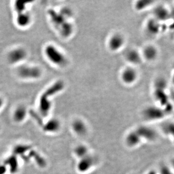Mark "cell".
Masks as SVG:
<instances>
[{"label":"cell","mask_w":174,"mask_h":174,"mask_svg":"<svg viewBox=\"0 0 174 174\" xmlns=\"http://www.w3.org/2000/svg\"><path fill=\"white\" fill-rule=\"evenodd\" d=\"M63 81L57 80L47 87L39 96L38 103L39 113L42 118H46L53 107V99L64 89Z\"/></svg>","instance_id":"1"},{"label":"cell","mask_w":174,"mask_h":174,"mask_svg":"<svg viewBox=\"0 0 174 174\" xmlns=\"http://www.w3.org/2000/svg\"><path fill=\"white\" fill-rule=\"evenodd\" d=\"M48 15L51 24L56 30L59 31L60 35L66 37L72 33L73 26L66 21L68 14H66L64 9H63V12H58L55 9H50L48 11Z\"/></svg>","instance_id":"2"},{"label":"cell","mask_w":174,"mask_h":174,"mask_svg":"<svg viewBox=\"0 0 174 174\" xmlns=\"http://www.w3.org/2000/svg\"><path fill=\"white\" fill-rule=\"evenodd\" d=\"M30 2L18 1L13 5V9L15 14V23L18 27L27 28L32 23V17L28 6Z\"/></svg>","instance_id":"3"},{"label":"cell","mask_w":174,"mask_h":174,"mask_svg":"<svg viewBox=\"0 0 174 174\" xmlns=\"http://www.w3.org/2000/svg\"><path fill=\"white\" fill-rule=\"evenodd\" d=\"M44 55L48 63L57 68H63L67 64V57L64 53L57 45L48 44L44 48Z\"/></svg>","instance_id":"4"},{"label":"cell","mask_w":174,"mask_h":174,"mask_svg":"<svg viewBox=\"0 0 174 174\" xmlns=\"http://www.w3.org/2000/svg\"><path fill=\"white\" fill-rule=\"evenodd\" d=\"M16 73L19 77L28 81L39 80L42 75V69L34 65L21 64L18 67Z\"/></svg>","instance_id":"5"},{"label":"cell","mask_w":174,"mask_h":174,"mask_svg":"<svg viewBox=\"0 0 174 174\" xmlns=\"http://www.w3.org/2000/svg\"><path fill=\"white\" fill-rule=\"evenodd\" d=\"M27 57V51L25 48L21 47H16L9 51L7 55V59L11 64H19L20 66L21 64H22V62H24Z\"/></svg>","instance_id":"6"},{"label":"cell","mask_w":174,"mask_h":174,"mask_svg":"<svg viewBox=\"0 0 174 174\" xmlns=\"http://www.w3.org/2000/svg\"><path fill=\"white\" fill-rule=\"evenodd\" d=\"M62 123L57 118H51L43 124L42 130L44 132L49 134H55L60 131Z\"/></svg>","instance_id":"7"},{"label":"cell","mask_w":174,"mask_h":174,"mask_svg":"<svg viewBox=\"0 0 174 174\" xmlns=\"http://www.w3.org/2000/svg\"><path fill=\"white\" fill-rule=\"evenodd\" d=\"M95 159L90 155H87L82 158L79 159L77 165V170L81 173H85L89 171L95 164Z\"/></svg>","instance_id":"8"},{"label":"cell","mask_w":174,"mask_h":174,"mask_svg":"<svg viewBox=\"0 0 174 174\" xmlns=\"http://www.w3.org/2000/svg\"><path fill=\"white\" fill-rule=\"evenodd\" d=\"M11 174H16L19 169V162L18 156L11 154L4 160L3 163Z\"/></svg>","instance_id":"9"},{"label":"cell","mask_w":174,"mask_h":174,"mask_svg":"<svg viewBox=\"0 0 174 174\" xmlns=\"http://www.w3.org/2000/svg\"><path fill=\"white\" fill-rule=\"evenodd\" d=\"M28 113L27 108L25 106L19 105L12 113V120L15 123H21L26 120Z\"/></svg>","instance_id":"10"},{"label":"cell","mask_w":174,"mask_h":174,"mask_svg":"<svg viewBox=\"0 0 174 174\" xmlns=\"http://www.w3.org/2000/svg\"><path fill=\"white\" fill-rule=\"evenodd\" d=\"M141 139L143 138L148 141H153L157 137V132L155 130L148 127H140L136 130Z\"/></svg>","instance_id":"11"},{"label":"cell","mask_w":174,"mask_h":174,"mask_svg":"<svg viewBox=\"0 0 174 174\" xmlns=\"http://www.w3.org/2000/svg\"><path fill=\"white\" fill-rule=\"evenodd\" d=\"M71 128L73 132L79 136H84L87 132L86 123L80 119H75L72 122Z\"/></svg>","instance_id":"12"},{"label":"cell","mask_w":174,"mask_h":174,"mask_svg":"<svg viewBox=\"0 0 174 174\" xmlns=\"http://www.w3.org/2000/svg\"><path fill=\"white\" fill-rule=\"evenodd\" d=\"M141 140V138L139 136L138 132L132 131L129 133L126 138V143L130 147H134L138 145Z\"/></svg>","instance_id":"13"},{"label":"cell","mask_w":174,"mask_h":174,"mask_svg":"<svg viewBox=\"0 0 174 174\" xmlns=\"http://www.w3.org/2000/svg\"><path fill=\"white\" fill-rule=\"evenodd\" d=\"M32 147L26 144H18L16 145L12 149V154L15 156H22L25 153H27L29 150H30Z\"/></svg>","instance_id":"14"},{"label":"cell","mask_w":174,"mask_h":174,"mask_svg":"<svg viewBox=\"0 0 174 174\" xmlns=\"http://www.w3.org/2000/svg\"><path fill=\"white\" fill-rule=\"evenodd\" d=\"M73 153L78 159H81L89 155V149L84 144H79L73 149Z\"/></svg>","instance_id":"15"},{"label":"cell","mask_w":174,"mask_h":174,"mask_svg":"<svg viewBox=\"0 0 174 174\" xmlns=\"http://www.w3.org/2000/svg\"><path fill=\"white\" fill-rule=\"evenodd\" d=\"M122 74L123 81L127 83H131L135 81L136 77V72L133 69L128 68L125 69Z\"/></svg>","instance_id":"16"},{"label":"cell","mask_w":174,"mask_h":174,"mask_svg":"<svg viewBox=\"0 0 174 174\" xmlns=\"http://www.w3.org/2000/svg\"><path fill=\"white\" fill-rule=\"evenodd\" d=\"M123 39L120 35H115L112 37L109 42V46L113 50L117 49L121 47L123 44Z\"/></svg>","instance_id":"17"},{"label":"cell","mask_w":174,"mask_h":174,"mask_svg":"<svg viewBox=\"0 0 174 174\" xmlns=\"http://www.w3.org/2000/svg\"><path fill=\"white\" fill-rule=\"evenodd\" d=\"M163 131L166 134L171 135V136L174 139V123H165L162 127Z\"/></svg>","instance_id":"18"},{"label":"cell","mask_w":174,"mask_h":174,"mask_svg":"<svg viewBox=\"0 0 174 174\" xmlns=\"http://www.w3.org/2000/svg\"><path fill=\"white\" fill-rule=\"evenodd\" d=\"M156 51L152 47H148L145 50V56L148 59H152L156 57Z\"/></svg>","instance_id":"19"},{"label":"cell","mask_w":174,"mask_h":174,"mask_svg":"<svg viewBox=\"0 0 174 174\" xmlns=\"http://www.w3.org/2000/svg\"><path fill=\"white\" fill-rule=\"evenodd\" d=\"M160 174H174L171 170L166 166H163L160 168Z\"/></svg>","instance_id":"20"},{"label":"cell","mask_w":174,"mask_h":174,"mask_svg":"<svg viewBox=\"0 0 174 174\" xmlns=\"http://www.w3.org/2000/svg\"><path fill=\"white\" fill-rule=\"evenodd\" d=\"M8 169L3 163L0 164V174H6L8 172Z\"/></svg>","instance_id":"21"},{"label":"cell","mask_w":174,"mask_h":174,"mask_svg":"<svg viewBox=\"0 0 174 174\" xmlns=\"http://www.w3.org/2000/svg\"><path fill=\"white\" fill-rule=\"evenodd\" d=\"M3 105H4V100L3 98L1 96H0V110L3 107Z\"/></svg>","instance_id":"22"},{"label":"cell","mask_w":174,"mask_h":174,"mask_svg":"<svg viewBox=\"0 0 174 174\" xmlns=\"http://www.w3.org/2000/svg\"><path fill=\"white\" fill-rule=\"evenodd\" d=\"M171 165H172V168L174 169V159L172 161V162H171Z\"/></svg>","instance_id":"23"},{"label":"cell","mask_w":174,"mask_h":174,"mask_svg":"<svg viewBox=\"0 0 174 174\" xmlns=\"http://www.w3.org/2000/svg\"><path fill=\"white\" fill-rule=\"evenodd\" d=\"M148 174H155V172L154 171H152V172H150Z\"/></svg>","instance_id":"24"}]
</instances>
